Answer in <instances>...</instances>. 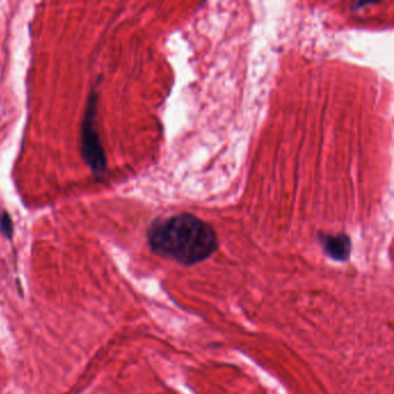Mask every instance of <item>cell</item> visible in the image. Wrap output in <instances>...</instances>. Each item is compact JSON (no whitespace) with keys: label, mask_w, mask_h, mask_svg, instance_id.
Listing matches in <instances>:
<instances>
[{"label":"cell","mask_w":394,"mask_h":394,"mask_svg":"<svg viewBox=\"0 0 394 394\" xmlns=\"http://www.w3.org/2000/svg\"><path fill=\"white\" fill-rule=\"evenodd\" d=\"M147 239L154 254L183 265L204 261L219 248L213 227L189 213L152 223Z\"/></svg>","instance_id":"6da1fadb"},{"label":"cell","mask_w":394,"mask_h":394,"mask_svg":"<svg viewBox=\"0 0 394 394\" xmlns=\"http://www.w3.org/2000/svg\"><path fill=\"white\" fill-rule=\"evenodd\" d=\"M0 232L9 241H12L13 236H14V223H13L12 217L7 211L0 213Z\"/></svg>","instance_id":"277c9868"},{"label":"cell","mask_w":394,"mask_h":394,"mask_svg":"<svg viewBox=\"0 0 394 394\" xmlns=\"http://www.w3.org/2000/svg\"><path fill=\"white\" fill-rule=\"evenodd\" d=\"M98 95L93 88L88 95L80 130V152L95 178L101 180L107 170V155L98 131Z\"/></svg>","instance_id":"7a4b0ae2"},{"label":"cell","mask_w":394,"mask_h":394,"mask_svg":"<svg viewBox=\"0 0 394 394\" xmlns=\"http://www.w3.org/2000/svg\"><path fill=\"white\" fill-rule=\"evenodd\" d=\"M321 245L332 259L346 261L351 254V242L346 234H336V235H321Z\"/></svg>","instance_id":"3957f363"}]
</instances>
